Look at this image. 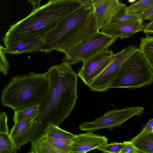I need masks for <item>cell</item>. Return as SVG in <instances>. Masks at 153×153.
I'll return each instance as SVG.
<instances>
[{
	"label": "cell",
	"mask_w": 153,
	"mask_h": 153,
	"mask_svg": "<svg viewBox=\"0 0 153 153\" xmlns=\"http://www.w3.org/2000/svg\"><path fill=\"white\" fill-rule=\"evenodd\" d=\"M46 72L48 92L30 127L17 140L21 146L44 134L48 125L58 126L62 123L73 109L77 98L78 76L71 66L62 62L52 66Z\"/></svg>",
	"instance_id": "1"
},
{
	"label": "cell",
	"mask_w": 153,
	"mask_h": 153,
	"mask_svg": "<svg viewBox=\"0 0 153 153\" xmlns=\"http://www.w3.org/2000/svg\"><path fill=\"white\" fill-rule=\"evenodd\" d=\"M86 0H49L10 26L2 41L5 47L28 39L43 37Z\"/></svg>",
	"instance_id": "2"
},
{
	"label": "cell",
	"mask_w": 153,
	"mask_h": 153,
	"mask_svg": "<svg viewBox=\"0 0 153 153\" xmlns=\"http://www.w3.org/2000/svg\"><path fill=\"white\" fill-rule=\"evenodd\" d=\"M100 31L92 0H86L42 38L39 52L48 53L56 50L64 53L84 39Z\"/></svg>",
	"instance_id": "3"
},
{
	"label": "cell",
	"mask_w": 153,
	"mask_h": 153,
	"mask_svg": "<svg viewBox=\"0 0 153 153\" xmlns=\"http://www.w3.org/2000/svg\"><path fill=\"white\" fill-rule=\"evenodd\" d=\"M49 81L46 72H31L13 77L1 94V103L15 111L40 105L47 94Z\"/></svg>",
	"instance_id": "4"
},
{
	"label": "cell",
	"mask_w": 153,
	"mask_h": 153,
	"mask_svg": "<svg viewBox=\"0 0 153 153\" xmlns=\"http://www.w3.org/2000/svg\"><path fill=\"white\" fill-rule=\"evenodd\" d=\"M153 82V70L139 48L121 65L111 88L134 89Z\"/></svg>",
	"instance_id": "5"
},
{
	"label": "cell",
	"mask_w": 153,
	"mask_h": 153,
	"mask_svg": "<svg viewBox=\"0 0 153 153\" xmlns=\"http://www.w3.org/2000/svg\"><path fill=\"white\" fill-rule=\"evenodd\" d=\"M99 31L82 41L65 53L63 62L71 66L82 62L97 53L108 49L117 40Z\"/></svg>",
	"instance_id": "6"
},
{
	"label": "cell",
	"mask_w": 153,
	"mask_h": 153,
	"mask_svg": "<svg viewBox=\"0 0 153 153\" xmlns=\"http://www.w3.org/2000/svg\"><path fill=\"white\" fill-rule=\"evenodd\" d=\"M144 110V108L141 106L129 107L121 110L115 109L106 112L93 122H83L79 125V128L82 131H91L103 128L111 130L121 125L133 116L141 115Z\"/></svg>",
	"instance_id": "7"
},
{
	"label": "cell",
	"mask_w": 153,
	"mask_h": 153,
	"mask_svg": "<svg viewBox=\"0 0 153 153\" xmlns=\"http://www.w3.org/2000/svg\"><path fill=\"white\" fill-rule=\"evenodd\" d=\"M133 45H128L116 53L113 60L103 71L88 86L91 91L102 92L109 89L123 63L137 50Z\"/></svg>",
	"instance_id": "8"
},
{
	"label": "cell",
	"mask_w": 153,
	"mask_h": 153,
	"mask_svg": "<svg viewBox=\"0 0 153 153\" xmlns=\"http://www.w3.org/2000/svg\"><path fill=\"white\" fill-rule=\"evenodd\" d=\"M115 54L112 50L108 49L84 61L77 74L78 76L88 86L105 68Z\"/></svg>",
	"instance_id": "9"
},
{
	"label": "cell",
	"mask_w": 153,
	"mask_h": 153,
	"mask_svg": "<svg viewBox=\"0 0 153 153\" xmlns=\"http://www.w3.org/2000/svg\"><path fill=\"white\" fill-rule=\"evenodd\" d=\"M99 30L111 24L124 13L126 4L119 0H92Z\"/></svg>",
	"instance_id": "10"
},
{
	"label": "cell",
	"mask_w": 153,
	"mask_h": 153,
	"mask_svg": "<svg viewBox=\"0 0 153 153\" xmlns=\"http://www.w3.org/2000/svg\"><path fill=\"white\" fill-rule=\"evenodd\" d=\"M143 20L139 19L113 23L102 28L101 31L112 37L123 39L143 30Z\"/></svg>",
	"instance_id": "11"
},
{
	"label": "cell",
	"mask_w": 153,
	"mask_h": 153,
	"mask_svg": "<svg viewBox=\"0 0 153 153\" xmlns=\"http://www.w3.org/2000/svg\"><path fill=\"white\" fill-rule=\"evenodd\" d=\"M105 136L95 134L91 131L76 135L73 140L71 153H85L107 143Z\"/></svg>",
	"instance_id": "12"
},
{
	"label": "cell",
	"mask_w": 153,
	"mask_h": 153,
	"mask_svg": "<svg viewBox=\"0 0 153 153\" xmlns=\"http://www.w3.org/2000/svg\"><path fill=\"white\" fill-rule=\"evenodd\" d=\"M42 44V40L41 38H34L5 47V50L7 54L10 55L39 52Z\"/></svg>",
	"instance_id": "13"
},
{
	"label": "cell",
	"mask_w": 153,
	"mask_h": 153,
	"mask_svg": "<svg viewBox=\"0 0 153 153\" xmlns=\"http://www.w3.org/2000/svg\"><path fill=\"white\" fill-rule=\"evenodd\" d=\"M28 153H64L55 147L46 139L44 134L32 140Z\"/></svg>",
	"instance_id": "14"
},
{
	"label": "cell",
	"mask_w": 153,
	"mask_h": 153,
	"mask_svg": "<svg viewBox=\"0 0 153 153\" xmlns=\"http://www.w3.org/2000/svg\"><path fill=\"white\" fill-rule=\"evenodd\" d=\"M130 142L143 153H153V131Z\"/></svg>",
	"instance_id": "15"
},
{
	"label": "cell",
	"mask_w": 153,
	"mask_h": 153,
	"mask_svg": "<svg viewBox=\"0 0 153 153\" xmlns=\"http://www.w3.org/2000/svg\"><path fill=\"white\" fill-rule=\"evenodd\" d=\"M139 48L153 70V36L146 34V37L141 38Z\"/></svg>",
	"instance_id": "16"
},
{
	"label": "cell",
	"mask_w": 153,
	"mask_h": 153,
	"mask_svg": "<svg viewBox=\"0 0 153 153\" xmlns=\"http://www.w3.org/2000/svg\"><path fill=\"white\" fill-rule=\"evenodd\" d=\"M33 118L30 117L14 123L10 135L15 143L30 128L32 123Z\"/></svg>",
	"instance_id": "17"
},
{
	"label": "cell",
	"mask_w": 153,
	"mask_h": 153,
	"mask_svg": "<svg viewBox=\"0 0 153 153\" xmlns=\"http://www.w3.org/2000/svg\"><path fill=\"white\" fill-rule=\"evenodd\" d=\"M44 134L47 137L59 139L74 140L76 136L53 124L48 126Z\"/></svg>",
	"instance_id": "18"
},
{
	"label": "cell",
	"mask_w": 153,
	"mask_h": 153,
	"mask_svg": "<svg viewBox=\"0 0 153 153\" xmlns=\"http://www.w3.org/2000/svg\"><path fill=\"white\" fill-rule=\"evenodd\" d=\"M19 148L9 133H0V153H16Z\"/></svg>",
	"instance_id": "19"
},
{
	"label": "cell",
	"mask_w": 153,
	"mask_h": 153,
	"mask_svg": "<svg viewBox=\"0 0 153 153\" xmlns=\"http://www.w3.org/2000/svg\"><path fill=\"white\" fill-rule=\"evenodd\" d=\"M39 105L26 107L14 111L13 120L14 123L16 122L31 117H34L38 113Z\"/></svg>",
	"instance_id": "20"
},
{
	"label": "cell",
	"mask_w": 153,
	"mask_h": 153,
	"mask_svg": "<svg viewBox=\"0 0 153 153\" xmlns=\"http://www.w3.org/2000/svg\"><path fill=\"white\" fill-rule=\"evenodd\" d=\"M44 134L46 140L55 147L63 151L64 153H71L73 140L48 137Z\"/></svg>",
	"instance_id": "21"
},
{
	"label": "cell",
	"mask_w": 153,
	"mask_h": 153,
	"mask_svg": "<svg viewBox=\"0 0 153 153\" xmlns=\"http://www.w3.org/2000/svg\"><path fill=\"white\" fill-rule=\"evenodd\" d=\"M153 3V0H140L126 7L124 13L133 14L140 13L149 7Z\"/></svg>",
	"instance_id": "22"
},
{
	"label": "cell",
	"mask_w": 153,
	"mask_h": 153,
	"mask_svg": "<svg viewBox=\"0 0 153 153\" xmlns=\"http://www.w3.org/2000/svg\"><path fill=\"white\" fill-rule=\"evenodd\" d=\"M125 144L124 142L106 143L98 147L97 149L104 153H120Z\"/></svg>",
	"instance_id": "23"
},
{
	"label": "cell",
	"mask_w": 153,
	"mask_h": 153,
	"mask_svg": "<svg viewBox=\"0 0 153 153\" xmlns=\"http://www.w3.org/2000/svg\"><path fill=\"white\" fill-rule=\"evenodd\" d=\"M0 72L4 75H6L10 69V65L6 57L7 53L5 47L1 44L0 45Z\"/></svg>",
	"instance_id": "24"
},
{
	"label": "cell",
	"mask_w": 153,
	"mask_h": 153,
	"mask_svg": "<svg viewBox=\"0 0 153 153\" xmlns=\"http://www.w3.org/2000/svg\"><path fill=\"white\" fill-rule=\"evenodd\" d=\"M139 19H141L139 13L130 14L123 13L115 19L111 23Z\"/></svg>",
	"instance_id": "25"
},
{
	"label": "cell",
	"mask_w": 153,
	"mask_h": 153,
	"mask_svg": "<svg viewBox=\"0 0 153 153\" xmlns=\"http://www.w3.org/2000/svg\"><path fill=\"white\" fill-rule=\"evenodd\" d=\"M153 131V118L149 120L143 128L140 130V132L131 139H136Z\"/></svg>",
	"instance_id": "26"
},
{
	"label": "cell",
	"mask_w": 153,
	"mask_h": 153,
	"mask_svg": "<svg viewBox=\"0 0 153 153\" xmlns=\"http://www.w3.org/2000/svg\"><path fill=\"white\" fill-rule=\"evenodd\" d=\"M7 115L5 112L0 113V133H8Z\"/></svg>",
	"instance_id": "27"
},
{
	"label": "cell",
	"mask_w": 153,
	"mask_h": 153,
	"mask_svg": "<svg viewBox=\"0 0 153 153\" xmlns=\"http://www.w3.org/2000/svg\"><path fill=\"white\" fill-rule=\"evenodd\" d=\"M125 144L120 153H141L129 141H124Z\"/></svg>",
	"instance_id": "28"
},
{
	"label": "cell",
	"mask_w": 153,
	"mask_h": 153,
	"mask_svg": "<svg viewBox=\"0 0 153 153\" xmlns=\"http://www.w3.org/2000/svg\"><path fill=\"white\" fill-rule=\"evenodd\" d=\"M140 18L143 20H153V3L144 10L139 13Z\"/></svg>",
	"instance_id": "29"
},
{
	"label": "cell",
	"mask_w": 153,
	"mask_h": 153,
	"mask_svg": "<svg viewBox=\"0 0 153 153\" xmlns=\"http://www.w3.org/2000/svg\"><path fill=\"white\" fill-rule=\"evenodd\" d=\"M150 21L144 27L143 30V31L146 34H153V20Z\"/></svg>",
	"instance_id": "30"
},
{
	"label": "cell",
	"mask_w": 153,
	"mask_h": 153,
	"mask_svg": "<svg viewBox=\"0 0 153 153\" xmlns=\"http://www.w3.org/2000/svg\"><path fill=\"white\" fill-rule=\"evenodd\" d=\"M28 1L32 5L33 9H34L40 6L41 0H28Z\"/></svg>",
	"instance_id": "31"
},
{
	"label": "cell",
	"mask_w": 153,
	"mask_h": 153,
	"mask_svg": "<svg viewBox=\"0 0 153 153\" xmlns=\"http://www.w3.org/2000/svg\"><path fill=\"white\" fill-rule=\"evenodd\" d=\"M136 0H128V2L132 3L134 2Z\"/></svg>",
	"instance_id": "32"
}]
</instances>
